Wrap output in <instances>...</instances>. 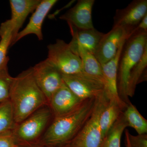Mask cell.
<instances>
[{
  "mask_svg": "<svg viewBox=\"0 0 147 147\" xmlns=\"http://www.w3.org/2000/svg\"><path fill=\"white\" fill-rule=\"evenodd\" d=\"M9 100L16 125L40 108L48 105L46 97L35 80L32 67L13 77Z\"/></svg>",
  "mask_w": 147,
  "mask_h": 147,
  "instance_id": "obj_1",
  "label": "cell"
},
{
  "mask_svg": "<svg viewBox=\"0 0 147 147\" xmlns=\"http://www.w3.org/2000/svg\"><path fill=\"white\" fill-rule=\"evenodd\" d=\"M95 98L85 100L77 110L70 114L54 118L42 134L39 144L46 147H63L79 133L91 115Z\"/></svg>",
  "mask_w": 147,
  "mask_h": 147,
  "instance_id": "obj_2",
  "label": "cell"
},
{
  "mask_svg": "<svg viewBox=\"0 0 147 147\" xmlns=\"http://www.w3.org/2000/svg\"><path fill=\"white\" fill-rule=\"evenodd\" d=\"M147 47V32H143L127 38L121 52L118 67V91L121 100L127 105L130 102L127 94L130 72Z\"/></svg>",
  "mask_w": 147,
  "mask_h": 147,
  "instance_id": "obj_3",
  "label": "cell"
},
{
  "mask_svg": "<svg viewBox=\"0 0 147 147\" xmlns=\"http://www.w3.org/2000/svg\"><path fill=\"white\" fill-rule=\"evenodd\" d=\"M109 101L105 91L96 97L89 118L75 137L63 147H102L104 139L99 119L102 111Z\"/></svg>",
  "mask_w": 147,
  "mask_h": 147,
  "instance_id": "obj_4",
  "label": "cell"
},
{
  "mask_svg": "<svg viewBox=\"0 0 147 147\" xmlns=\"http://www.w3.org/2000/svg\"><path fill=\"white\" fill-rule=\"evenodd\" d=\"M52 116L49 105L42 106L16 125L12 130L14 137L21 144H39L42 132Z\"/></svg>",
  "mask_w": 147,
  "mask_h": 147,
  "instance_id": "obj_5",
  "label": "cell"
},
{
  "mask_svg": "<svg viewBox=\"0 0 147 147\" xmlns=\"http://www.w3.org/2000/svg\"><path fill=\"white\" fill-rule=\"evenodd\" d=\"M47 60L63 75H72L83 71L82 61L62 40L47 46Z\"/></svg>",
  "mask_w": 147,
  "mask_h": 147,
  "instance_id": "obj_6",
  "label": "cell"
},
{
  "mask_svg": "<svg viewBox=\"0 0 147 147\" xmlns=\"http://www.w3.org/2000/svg\"><path fill=\"white\" fill-rule=\"evenodd\" d=\"M64 83L82 100L95 98L105 92L102 82L84 71L72 75H63Z\"/></svg>",
  "mask_w": 147,
  "mask_h": 147,
  "instance_id": "obj_7",
  "label": "cell"
},
{
  "mask_svg": "<svg viewBox=\"0 0 147 147\" xmlns=\"http://www.w3.org/2000/svg\"><path fill=\"white\" fill-rule=\"evenodd\" d=\"M32 70L35 80L49 105L53 95L63 83L62 74L47 59L36 64Z\"/></svg>",
  "mask_w": 147,
  "mask_h": 147,
  "instance_id": "obj_8",
  "label": "cell"
},
{
  "mask_svg": "<svg viewBox=\"0 0 147 147\" xmlns=\"http://www.w3.org/2000/svg\"><path fill=\"white\" fill-rule=\"evenodd\" d=\"M147 14V0H134L125 8L116 10L113 27L123 28L128 36Z\"/></svg>",
  "mask_w": 147,
  "mask_h": 147,
  "instance_id": "obj_9",
  "label": "cell"
},
{
  "mask_svg": "<svg viewBox=\"0 0 147 147\" xmlns=\"http://www.w3.org/2000/svg\"><path fill=\"white\" fill-rule=\"evenodd\" d=\"M127 36V32L121 27H113L110 32L104 34L94 55L100 65L108 62L116 56L121 44Z\"/></svg>",
  "mask_w": 147,
  "mask_h": 147,
  "instance_id": "obj_10",
  "label": "cell"
},
{
  "mask_svg": "<svg viewBox=\"0 0 147 147\" xmlns=\"http://www.w3.org/2000/svg\"><path fill=\"white\" fill-rule=\"evenodd\" d=\"M84 100L76 96L63 82L60 88L53 95L49 106L54 119L57 118L77 110Z\"/></svg>",
  "mask_w": 147,
  "mask_h": 147,
  "instance_id": "obj_11",
  "label": "cell"
},
{
  "mask_svg": "<svg viewBox=\"0 0 147 147\" xmlns=\"http://www.w3.org/2000/svg\"><path fill=\"white\" fill-rule=\"evenodd\" d=\"M126 40H125L121 44L116 56L108 62L101 65L106 96L109 100L117 103L123 112L127 105L121 100L119 96L117 88V72L121 52Z\"/></svg>",
  "mask_w": 147,
  "mask_h": 147,
  "instance_id": "obj_12",
  "label": "cell"
},
{
  "mask_svg": "<svg viewBox=\"0 0 147 147\" xmlns=\"http://www.w3.org/2000/svg\"><path fill=\"white\" fill-rule=\"evenodd\" d=\"M68 26L72 37L71 41L68 43L71 51L76 55L79 49H83L94 55L104 34L94 28L81 29L69 24Z\"/></svg>",
  "mask_w": 147,
  "mask_h": 147,
  "instance_id": "obj_13",
  "label": "cell"
},
{
  "mask_svg": "<svg viewBox=\"0 0 147 147\" xmlns=\"http://www.w3.org/2000/svg\"><path fill=\"white\" fill-rule=\"evenodd\" d=\"M94 0H79L60 18L67 21L68 25L78 29H89L94 28L92 17V9Z\"/></svg>",
  "mask_w": 147,
  "mask_h": 147,
  "instance_id": "obj_14",
  "label": "cell"
},
{
  "mask_svg": "<svg viewBox=\"0 0 147 147\" xmlns=\"http://www.w3.org/2000/svg\"><path fill=\"white\" fill-rule=\"evenodd\" d=\"M57 0H42L30 19L28 24L24 30L18 32L13 40L11 45L15 44L28 35H36L39 40L43 39L42 26L44 19L51 8L57 2Z\"/></svg>",
  "mask_w": 147,
  "mask_h": 147,
  "instance_id": "obj_15",
  "label": "cell"
},
{
  "mask_svg": "<svg viewBox=\"0 0 147 147\" xmlns=\"http://www.w3.org/2000/svg\"><path fill=\"white\" fill-rule=\"evenodd\" d=\"M41 1V0H11L9 1L11 13V18L9 21L13 28V38L12 42L23 26L27 16L30 13L34 11Z\"/></svg>",
  "mask_w": 147,
  "mask_h": 147,
  "instance_id": "obj_16",
  "label": "cell"
},
{
  "mask_svg": "<svg viewBox=\"0 0 147 147\" xmlns=\"http://www.w3.org/2000/svg\"><path fill=\"white\" fill-rule=\"evenodd\" d=\"M147 47L142 57L134 65L130 72L127 84V94L132 97L135 93L136 86L138 84L147 81Z\"/></svg>",
  "mask_w": 147,
  "mask_h": 147,
  "instance_id": "obj_17",
  "label": "cell"
},
{
  "mask_svg": "<svg viewBox=\"0 0 147 147\" xmlns=\"http://www.w3.org/2000/svg\"><path fill=\"white\" fill-rule=\"evenodd\" d=\"M82 61L83 71L90 76L102 82L104 85V77L101 65L93 54L84 49H80L76 52Z\"/></svg>",
  "mask_w": 147,
  "mask_h": 147,
  "instance_id": "obj_18",
  "label": "cell"
},
{
  "mask_svg": "<svg viewBox=\"0 0 147 147\" xmlns=\"http://www.w3.org/2000/svg\"><path fill=\"white\" fill-rule=\"evenodd\" d=\"M123 111L117 103L109 100L100 115L99 123L103 139Z\"/></svg>",
  "mask_w": 147,
  "mask_h": 147,
  "instance_id": "obj_19",
  "label": "cell"
},
{
  "mask_svg": "<svg viewBox=\"0 0 147 147\" xmlns=\"http://www.w3.org/2000/svg\"><path fill=\"white\" fill-rule=\"evenodd\" d=\"M128 127L134 128L138 134H147V121L141 115L137 108L131 102L123 112Z\"/></svg>",
  "mask_w": 147,
  "mask_h": 147,
  "instance_id": "obj_20",
  "label": "cell"
},
{
  "mask_svg": "<svg viewBox=\"0 0 147 147\" xmlns=\"http://www.w3.org/2000/svg\"><path fill=\"white\" fill-rule=\"evenodd\" d=\"M0 68L8 63L9 58L7 56L9 47L11 45L13 38V29L9 20L1 24L0 27Z\"/></svg>",
  "mask_w": 147,
  "mask_h": 147,
  "instance_id": "obj_21",
  "label": "cell"
},
{
  "mask_svg": "<svg viewBox=\"0 0 147 147\" xmlns=\"http://www.w3.org/2000/svg\"><path fill=\"white\" fill-rule=\"evenodd\" d=\"M127 127L123 112L104 139L102 147H121V137Z\"/></svg>",
  "mask_w": 147,
  "mask_h": 147,
  "instance_id": "obj_22",
  "label": "cell"
},
{
  "mask_svg": "<svg viewBox=\"0 0 147 147\" xmlns=\"http://www.w3.org/2000/svg\"><path fill=\"white\" fill-rule=\"evenodd\" d=\"M16 125L10 100L0 103V134L12 131Z\"/></svg>",
  "mask_w": 147,
  "mask_h": 147,
  "instance_id": "obj_23",
  "label": "cell"
},
{
  "mask_svg": "<svg viewBox=\"0 0 147 147\" xmlns=\"http://www.w3.org/2000/svg\"><path fill=\"white\" fill-rule=\"evenodd\" d=\"M8 63L0 68V103L9 100L11 84L13 77L9 74Z\"/></svg>",
  "mask_w": 147,
  "mask_h": 147,
  "instance_id": "obj_24",
  "label": "cell"
},
{
  "mask_svg": "<svg viewBox=\"0 0 147 147\" xmlns=\"http://www.w3.org/2000/svg\"><path fill=\"white\" fill-rule=\"evenodd\" d=\"M20 144L16 140L12 131L0 134V147H16Z\"/></svg>",
  "mask_w": 147,
  "mask_h": 147,
  "instance_id": "obj_25",
  "label": "cell"
},
{
  "mask_svg": "<svg viewBox=\"0 0 147 147\" xmlns=\"http://www.w3.org/2000/svg\"><path fill=\"white\" fill-rule=\"evenodd\" d=\"M129 141L131 147H147V134L131 135L128 132Z\"/></svg>",
  "mask_w": 147,
  "mask_h": 147,
  "instance_id": "obj_26",
  "label": "cell"
},
{
  "mask_svg": "<svg viewBox=\"0 0 147 147\" xmlns=\"http://www.w3.org/2000/svg\"><path fill=\"white\" fill-rule=\"evenodd\" d=\"M143 32H147V14L142 19L138 25L131 30L128 38Z\"/></svg>",
  "mask_w": 147,
  "mask_h": 147,
  "instance_id": "obj_27",
  "label": "cell"
},
{
  "mask_svg": "<svg viewBox=\"0 0 147 147\" xmlns=\"http://www.w3.org/2000/svg\"><path fill=\"white\" fill-rule=\"evenodd\" d=\"M16 147H47L40 144H32L21 145Z\"/></svg>",
  "mask_w": 147,
  "mask_h": 147,
  "instance_id": "obj_28",
  "label": "cell"
},
{
  "mask_svg": "<svg viewBox=\"0 0 147 147\" xmlns=\"http://www.w3.org/2000/svg\"><path fill=\"white\" fill-rule=\"evenodd\" d=\"M128 130L127 129H125V146L126 147H131L130 146V144H129V141L128 137Z\"/></svg>",
  "mask_w": 147,
  "mask_h": 147,
  "instance_id": "obj_29",
  "label": "cell"
},
{
  "mask_svg": "<svg viewBox=\"0 0 147 147\" xmlns=\"http://www.w3.org/2000/svg\"></svg>",
  "mask_w": 147,
  "mask_h": 147,
  "instance_id": "obj_30",
  "label": "cell"
}]
</instances>
